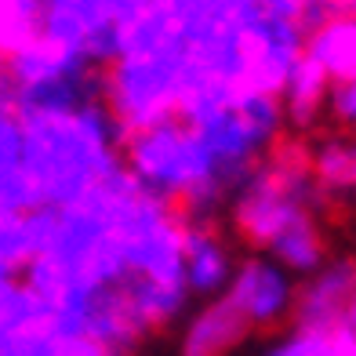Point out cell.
<instances>
[{
  "mask_svg": "<svg viewBox=\"0 0 356 356\" xmlns=\"http://www.w3.org/2000/svg\"><path fill=\"white\" fill-rule=\"evenodd\" d=\"M26 175L40 207H66L124 171V127L102 95L47 113H22Z\"/></svg>",
  "mask_w": 356,
  "mask_h": 356,
  "instance_id": "6da1fadb",
  "label": "cell"
},
{
  "mask_svg": "<svg viewBox=\"0 0 356 356\" xmlns=\"http://www.w3.org/2000/svg\"><path fill=\"white\" fill-rule=\"evenodd\" d=\"M124 171L135 182L178 207L186 218H218L229 200L215 186L204 142L182 120H160L124 135Z\"/></svg>",
  "mask_w": 356,
  "mask_h": 356,
  "instance_id": "7a4b0ae2",
  "label": "cell"
},
{
  "mask_svg": "<svg viewBox=\"0 0 356 356\" xmlns=\"http://www.w3.org/2000/svg\"><path fill=\"white\" fill-rule=\"evenodd\" d=\"M182 120L204 142L215 186L225 200L248 182V175L277 149L287 135L284 106L269 91H240L182 113Z\"/></svg>",
  "mask_w": 356,
  "mask_h": 356,
  "instance_id": "3957f363",
  "label": "cell"
},
{
  "mask_svg": "<svg viewBox=\"0 0 356 356\" xmlns=\"http://www.w3.org/2000/svg\"><path fill=\"white\" fill-rule=\"evenodd\" d=\"M323 207L327 200L313 178L309 149L284 138L233 193L225 215L236 240H244L251 251H266L273 236H280L302 218L320 215Z\"/></svg>",
  "mask_w": 356,
  "mask_h": 356,
  "instance_id": "277c9868",
  "label": "cell"
},
{
  "mask_svg": "<svg viewBox=\"0 0 356 356\" xmlns=\"http://www.w3.org/2000/svg\"><path fill=\"white\" fill-rule=\"evenodd\" d=\"M0 91L19 113L66 109L99 95V66L84 55L33 37L4 55V88Z\"/></svg>",
  "mask_w": 356,
  "mask_h": 356,
  "instance_id": "5b68a950",
  "label": "cell"
},
{
  "mask_svg": "<svg viewBox=\"0 0 356 356\" xmlns=\"http://www.w3.org/2000/svg\"><path fill=\"white\" fill-rule=\"evenodd\" d=\"M222 298L236 309L251 334H280L284 327H291V316H295L298 280L266 251H251L236 258V269Z\"/></svg>",
  "mask_w": 356,
  "mask_h": 356,
  "instance_id": "8992f818",
  "label": "cell"
},
{
  "mask_svg": "<svg viewBox=\"0 0 356 356\" xmlns=\"http://www.w3.org/2000/svg\"><path fill=\"white\" fill-rule=\"evenodd\" d=\"M117 33L120 22L113 0H40L37 37L73 55H84L99 70L117 51Z\"/></svg>",
  "mask_w": 356,
  "mask_h": 356,
  "instance_id": "52a82bcc",
  "label": "cell"
},
{
  "mask_svg": "<svg viewBox=\"0 0 356 356\" xmlns=\"http://www.w3.org/2000/svg\"><path fill=\"white\" fill-rule=\"evenodd\" d=\"M233 233L218 218H186L182 225V280L193 302L218 298L236 269Z\"/></svg>",
  "mask_w": 356,
  "mask_h": 356,
  "instance_id": "ba28073f",
  "label": "cell"
},
{
  "mask_svg": "<svg viewBox=\"0 0 356 356\" xmlns=\"http://www.w3.org/2000/svg\"><path fill=\"white\" fill-rule=\"evenodd\" d=\"M353 287H356V254H331L316 273L298 280L291 327H313V331L342 327Z\"/></svg>",
  "mask_w": 356,
  "mask_h": 356,
  "instance_id": "9c48e42d",
  "label": "cell"
},
{
  "mask_svg": "<svg viewBox=\"0 0 356 356\" xmlns=\"http://www.w3.org/2000/svg\"><path fill=\"white\" fill-rule=\"evenodd\" d=\"M251 342L248 323L222 295L189 305V313L178 320L175 356H236Z\"/></svg>",
  "mask_w": 356,
  "mask_h": 356,
  "instance_id": "30bf717a",
  "label": "cell"
},
{
  "mask_svg": "<svg viewBox=\"0 0 356 356\" xmlns=\"http://www.w3.org/2000/svg\"><path fill=\"white\" fill-rule=\"evenodd\" d=\"M0 211L29 215L37 211V197L26 175V127L22 113L0 91Z\"/></svg>",
  "mask_w": 356,
  "mask_h": 356,
  "instance_id": "8fae6325",
  "label": "cell"
},
{
  "mask_svg": "<svg viewBox=\"0 0 356 356\" xmlns=\"http://www.w3.org/2000/svg\"><path fill=\"white\" fill-rule=\"evenodd\" d=\"M302 55L309 58L331 84L356 76V11L334 8V11L323 15V19H316L305 29Z\"/></svg>",
  "mask_w": 356,
  "mask_h": 356,
  "instance_id": "7c38bea8",
  "label": "cell"
},
{
  "mask_svg": "<svg viewBox=\"0 0 356 356\" xmlns=\"http://www.w3.org/2000/svg\"><path fill=\"white\" fill-rule=\"evenodd\" d=\"M309 149V168L313 178L327 204H346L356 207V135H323Z\"/></svg>",
  "mask_w": 356,
  "mask_h": 356,
  "instance_id": "4fadbf2b",
  "label": "cell"
},
{
  "mask_svg": "<svg viewBox=\"0 0 356 356\" xmlns=\"http://www.w3.org/2000/svg\"><path fill=\"white\" fill-rule=\"evenodd\" d=\"M327 91H331V80L302 55L277 95L284 106L287 127H295V131H313V127H320L323 113H327Z\"/></svg>",
  "mask_w": 356,
  "mask_h": 356,
  "instance_id": "5bb4252c",
  "label": "cell"
},
{
  "mask_svg": "<svg viewBox=\"0 0 356 356\" xmlns=\"http://www.w3.org/2000/svg\"><path fill=\"white\" fill-rule=\"evenodd\" d=\"M266 254L273 258V262H280L295 280L316 273L331 258V244H327V233H323L320 215L302 218V222L291 225V229H284L280 236H273L266 244Z\"/></svg>",
  "mask_w": 356,
  "mask_h": 356,
  "instance_id": "9a60e30c",
  "label": "cell"
},
{
  "mask_svg": "<svg viewBox=\"0 0 356 356\" xmlns=\"http://www.w3.org/2000/svg\"><path fill=\"white\" fill-rule=\"evenodd\" d=\"M254 356H356V334L346 327H334V331L284 327Z\"/></svg>",
  "mask_w": 356,
  "mask_h": 356,
  "instance_id": "2e32d148",
  "label": "cell"
},
{
  "mask_svg": "<svg viewBox=\"0 0 356 356\" xmlns=\"http://www.w3.org/2000/svg\"><path fill=\"white\" fill-rule=\"evenodd\" d=\"M47 320L40 298L26 287L22 277H0V338H11L33 323Z\"/></svg>",
  "mask_w": 356,
  "mask_h": 356,
  "instance_id": "e0dca14e",
  "label": "cell"
},
{
  "mask_svg": "<svg viewBox=\"0 0 356 356\" xmlns=\"http://www.w3.org/2000/svg\"><path fill=\"white\" fill-rule=\"evenodd\" d=\"M33 258V229L29 215L0 211V277H22Z\"/></svg>",
  "mask_w": 356,
  "mask_h": 356,
  "instance_id": "ac0fdd59",
  "label": "cell"
},
{
  "mask_svg": "<svg viewBox=\"0 0 356 356\" xmlns=\"http://www.w3.org/2000/svg\"><path fill=\"white\" fill-rule=\"evenodd\" d=\"M323 120H331L334 131H342V135H356V76L331 84Z\"/></svg>",
  "mask_w": 356,
  "mask_h": 356,
  "instance_id": "d6986e66",
  "label": "cell"
},
{
  "mask_svg": "<svg viewBox=\"0 0 356 356\" xmlns=\"http://www.w3.org/2000/svg\"><path fill=\"white\" fill-rule=\"evenodd\" d=\"M342 327L356 334V287H353V298H349V309H346V323H342Z\"/></svg>",
  "mask_w": 356,
  "mask_h": 356,
  "instance_id": "ffe728a7",
  "label": "cell"
}]
</instances>
